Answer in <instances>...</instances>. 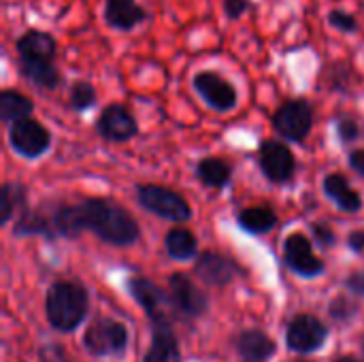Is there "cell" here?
<instances>
[{
  "mask_svg": "<svg viewBox=\"0 0 364 362\" xmlns=\"http://www.w3.org/2000/svg\"><path fill=\"white\" fill-rule=\"evenodd\" d=\"M53 226L62 237H79L83 230L94 233L100 241L117 247L134 245L141 228L134 215L111 198H85L77 205H62L53 213Z\"/></svg>",
  "mask_w": 364,
  "mask_h": 362,
  "instance_id": "6da1fadb",
  "label": "cell"
},
{
  "mask_svg": "<svg viewBox=\"0 0 364 362\" xmlns=\"http://www.w3.org/2000/svg\"><path fill=\"white\" fill-rule=\"evenodd\" d=\"M87 314V292L75 282H58L47 292V320L58 331L77 329Z\"/></svg>",
  "mask_w": 364,
  "mask_h": 362,
  "instance_id": "7a4b0ae2",
  "label": "cell"
},
{
  "mask_svg": "<svg viewBox=\"0 0 364 362\" xmlns=\"http://www.w3.org/2000/svg\"><path fill=\"white\" fill-rule=\"evenodd\" d=\"M136 201L145 211H149L162 220L177 222V224L192 220V207L186 201V196L179 194L177 190L168 188V186L139 183L136 186Z\"/></svg>",
  "mask_w": 364,
  "mask_h": 362,
  "instance_id": "3957f363",
  "label": "cell"
},
{
  "mask_svg": "<svg viewBox=\"0 0 364 362\" xmlns=\"http://www.w3.org/2000/svg\"><path fill=\"white\" fill-rule=\"evenodd\" d=\"M314 105L305 98H290L284 105H279L271 117L273 130L290 141V143H303L314 128Z\"/></svg>",
  "mask_w": 364,
  "mask_h": 362,
  "instance_id": "277c9868",
  "label": "cell"
},
{
  "mask_svg": "<svg viewBox=\"0 0 364 362\" xmlns=\"http://www.w3.org/2000/svg\"><path fill=\"white\" fill-rule=\"evenodd\" d=\"M9 145L17 156L36 160L51 147V132L36 117L28 115L9 124Z\"/></svg>",
  "mask_w": 364,
  "mask_h": 362,
  "instance_id": "5b68a950",
  "label": "cell"
},
{
  "mask_svg": "<svg viewBox=\"0 0 364 362\" xmlns=\"http://www.w3.org/2000/svg\"><path fill=\"white\" fill-rule=\"evenodd\" d=\"M258 166L271 183L284 186L296 175V156L284 141L267 139L258 147Z\"/></svg>",
  "mask_w": 364,
  "mask_h": 362,
  "instance_id": "8992f818",
  "label": "cell"
},
{
  "mask_svg": "<svg viewBox=\"0 0 364 362\" xmlns=\"http://www.w3.org/2000/svg\"><path fill=\"white\" fill-rule=\"evenodd\" d=\"M96 132L109 143H128L139 134V122L126 105L111 102L98 113Z\"/></svg>",
  "mask_w": 364,
  "mask_h": 362,
  "instance_id": "52a82bcc",
  "label": "cell"
},
{
  "mask_svg": "<svg viewBox=\"0 0 364 362\" xmlns=\"http://www.w3.org/2000/svg\"><path fill=\"white\" fill-rule=\"evenodd\" d=\"M192 85L198 92V96L207 102V107H211L213 111L226 113V111H232L237 107L239 96H237L235 85L215 70L196 73Z\"/></svg>",
  "mask_w": 364,
  "mask_h": 362,
  "instance_id": "ba28073f",
  "label": "cell"
},
{
  "mask_svg": "<svg viewBox=\"0 0 364 362\" xmlns=\"http://www.w3.org/2000/svg\"><path fill=\"white\" fill-rule=\"evenodd\" d=\"M128 335L119 322L113 320H98L94 322L83 337V346L94 356H113L122 354L126 348Z\"/></svg>",
  "mask_w": 364,
  "mask_h": 362,
  "instance_id": "9c48e42d",
  "label": "cell"
},
{
  "mask_svg": "<svg viewBox=\"0 0 364 362\" xmlns=\"http://www.w3.org/2000/svg\"><path fill=\"white\" fill-rule=\"evenodd\" d=\"M286 265L301 277H318L324 271V262L314 254L311 241L303 233H292L284 241Z\"/></svg>",
  "mask_w": 364,
  "mask_h": 362,
  "instance_id": "30bf717a",
  "label": "cell"
},
{
  "mask_svg": "<svg viewBox=\"0 0 364 362\" xmlns=\"http://www.w3.org/2000/svg\"><path fill=\"white\" fill-rule=\"evenodd\" d=\"M288 348L301 354L318 350L326 341V329L324 324L314 316H296L292 324L288 326Z\"/></svg>",
  "mask_w": 364,
  "mask_h": 362,
  "instance_id": "8fae6325",
  "label": "cell"
},
{
  "mask_svg": "<svg viewBox=\"0 0 364 362\" xmlns=\"http://www.w3.org/2000/svg\"><path fill=\"white\" fill-rule=\"evenodd\" d=\"M171 286V301L173 305L190 318H198L207 309V297L205 292L183 273H175L168 280Z\"/></svg>",
  "mask_w": 364,
  "mask_h": 362,
  "instance_id": "7c38bea8",
  "label": "cell"
},
{
  "mask_svg": "<svg viewBox=\"0 0 364 362\" xmlns=\"http://www.w3.org/2000/svg\"><path fill=\"white\" fill-rule=\"evenodd\" d=\"M128 290L130 294L139 301V305L147 312V316L154 320V324H162L166 322V309L171 305V299H166V294L154 286L149 280H143V277H132L128 282Z\"/></svg>",
  "mask_w": 364,
  "mask_h": 362,
  "instance_id": "4fadbf2b",
  "label": "cell"
},
{
  "mask_svg": "<svg viewBox=\"0 0 364 362\" xmlns=\"http://www.w3.org/2000/svg\"><path fill=\"white\" fill-rule=\"evenodd\" d=\"M15 49L21 62H41V60H55L58 43L55 38L45 30H26L17 41Z\"/></svg>",
  "mask_w": 364,
  "mask_h": 362,
  "instance_id": "5bb4252c",
  "label": "cell"
},
{
  "mask_svg": "<svg viewBox=\"0 0 364 362\" xmlns=\"http://www.w3.org/2000/svg\"><path fill=\"white\" fill-rule=\"evenodd\" d=\"M102 17L109 28L130 32L147 19V11L136 0H105Z\"/></svg>",
  "mask_w": 364,
  "mask_h": 362,
  "instance_id": "9a60e30c",
  "label": "cell"
},
{
  "mask_svg": "<svg viewBox=\"0 0 364 362\" xmlns=\"http://www.w3.org/2000/svg\"><path fill=\"white\" fill-rule=\"evenodd\" d=\"M322 190L343 213H358L363 209L360 192L352 188L350 179L343 173H328L322 181Z\"/></svg>",
  "mask_w": 364,
  "mask_h": 362,
  "instance_id": "2e32d148",
  "label": "cell"
},
{
  "mask_svg": "<svg viewBox=\"0 0 364 362\" xmlns=\"http://www.w3.org/2000/svg\"><path fill=\"white\" fill-rule=\"evenodd\" d=\"M196 275L209 286H226L237 275V265L218 252H205L196 262Z\"/></svg>",
  "mask_w": 364,
  "mask_h": 362,
  "instance_id": "e0dca14e",
  "label": "cell"
},
{
  "mask_svg": "<svg viewBox=\"0 0 364 362\" xmlns=\"http://www.w3.org/2000/svg\"><path fill=\"white\" fill-rule=\"evenodd\" d=\"M19 73L23 79H28L32 85L41 90H58L62 83V75L55 66V60H41V62L19 60Z\"/></svg>",
  "mask_w": 364,
  "mask_h": 362,
  "instance_id": "ac0fdd59",
  "label": "cell"
},
{
  "mask_svg": "<svg viewBox=\"0 0 364 362\" xmlns=\"http://www.w3.org/2000/svg\"><path fill=\"white\" fill-rule=\"evenodd\" d=\"M196 177L205 188H213V190H222L230 183L232 179V164L224 158H203L196 164Z\"/></svg>",
  "mask_w": 364,
  "mask_h": 362,
  "instance_id": "d6986e66",
  "label": "cell"
},
{
  "mask_svg": "<svg viewBox=\"0 0 364 362\" xmlns=\"http://www.w3.org/2000/svg\"><path fill=\"white\" fill-rule=\"evenodd\" d=\"M145 362H179V346L166 322L156 324L151 348L145 356Z\"/></svg>",
  "mask_w": 364,
  "mask_h": 362,
  "instance_id": "ffe728a7",
  "label": "cell"
},
{
  "mask_svg": "<svg viewBox=\"0 0 364 362\" xmlns=\"http://www.w3.org/2000/svg\"><path fill=\"white\" fill-rule=\"evenodd\" d=\"M237 224L250 235H264L277 226V213L271 207H245L237 215Z\"/></svg>",
  "mask_w": 364,
  "mask_h": 362,
  "instance_id": "44dd1931",
  "label": "cell"
},
{
  "mask_svg": "<svg viewBox=\"0 0 364 362\" xmlns=\"http://www.w3.org/2000/svg\"><path fill=\"white\" fill-rule=\"evenodd\" d=\"M32 111H34V102L26 94L11 87H4L0 92V119L4 124H13L21 117H28Z\"/></svg>",
  "mask_w": 364,
  "mask_h": 362,
  "instance_id": "7402d4cb",
  "label": "cell"
},
{
  "mask_svg": "<svg viewBox=\"0 0 364 362\" xmlns=\"http://www.w3.org/2000/svg\"><path fill=\"white\" fill-rule=\"evenodd\" d=\"M15 237H32V235H41L45 239H53L58 235L55 226H53V218H45L43 213L38 211H28L23 209L15 222V230H13Z\"/></svg>",
  "mask_w": 364,
  "mask_h": 362,
  "instance_id": "603a6c76",
  "label": "cell"
},
{
  "mask_svg": "<svg viewBox=\"0 0 364 362\" xmlns=\"http://www.w3.org/2000/svg\"><path fill=\"white\" fill-rule=\"evenodd\" d=\"M164 247L166 254L173 260H190L198 252V241L192 230L188 228H173L164 237Z\"/></svg>",
  "mask_w": 364,
  "mask_h": 362,
  "instance_id": "cb8c5ba5",
  "label": "cell"
},
{
  "mask_svg": "<svg viewBox=\"0 0 364 362\" xmlns=\"http://www.w3.org/2000/svg\"><path fill=\"white\" fill-rule=\"evenodd\" d=\"M0 207H2L0 224H9L17 211L21 213L28 207V188L17 181H6L0 188Z\"/></svg>",
  "mask_w": 364,
  "mask_h": 362,
  "instance_id": "d4e9b609",
  "label": "cell"
},
{
  "mask_svg": "<svg viewBox=\"0 0 364 362\" xmlns=\"http://www.w3.org/2000/svg\"><path fill=\"white\" fill-rule=\"evenodd\" d=\"M275 352L273 341L260 331H247L239 339V354L247 362L267 361Z\"/></svg>",
  "mask_w": 364,
  "mask_h": 362,
  "instance_id": "484cf974",
  "label": "cell"
},
{
  "mask_svg": "<svg viewBox=\"0 0 364 362\" xmlns=\"http://www.w3.org/2000/svg\"><path fill=\"white\" fill-rule=\"evenodd\" d=\"M98 96H96V90L90 81H73L70 87H68V100H66V107L75 113H85L90 111L94 105H96Z\"/></svg>",
  "mask_w": 364,
  "mask_h": 362,
  "instance_id": "4316f807",
  "label": "cell"
},
{
  "mask_svg": "<svg viewBox=\"0 0 364 362\" xmlns=\"http://www.w3.org/2000/svg\"><path fill=\"white\" fill-rule=\"evenodd\" d=\"M328 23H331L335 30L343 32V34H352V32L358 30V19H356V15L348 13V11H341V9H333V11L328 13Z\"/></svg>",
  "mask_w": 364,
  "mask_h": 362,
  "instance_id": "83f0119b",
  "label": "cell"
},
{
  "mask_svg": "<svg viewBox=\"0 0 364 362\" xmlns=\"http://www.w3.org/2000/svg\"><path fill=\"white\" fill-rule=\"evenodd\" d=\"M360 124L354 119V117H339L337 119V134H339V141L350 145L354 141L360 139Z\"/></svg>",
  "mask_w": 364,
  "mask_h": 362,
  "instance_id": "f1b7e54d",
  "label": "cell"
},
{
  "mask_svg": "<svg viewBox=\"0 0 364 362\" xmlns=\"http://www.w3.org/2000/svg\"><path fill=\"white\" fill-rule=\"evenodd\" d=\"M311 233H314L316 241H318L322 247H333L335 241H337L335 230H333L331 224H326V222H314V224H311Z\"/></svg>",
  "mask_w": 364,
  "mask_h": 362,
  "instance_id": "f546056e",
  "label": "cell"
},
{
  "mask_svg": "<svg viewBox=\"0 0 364 362\" xmlns=\"http://www.w3.org/2000/svg\"><path fill=\"white\" fill-rule=\"evenodd\" d=\"M222 6L228 19H241L252 9V0H222Z\"/></svg>",
  "mask_w": 364,
  "mask_h": 362,
  "instance_id": "4dcf8cb0",
  "label": "cell"
},
{
  "mask_svg": "<svg viewBox=\"0 0 364 362\" xmlns=\"http://www.w3.org/2000/svg\"><path fill=\"white\" fill-rule=\"evenodd\" d=\"M356 303L350 301V299H337L333 305H331V314L337 318V320H348L356 314Z\"/></svg>",
  "mask_w": 364,
  "mask_h": 362,
  "instance_id": "1f68e13d",
  "label": "cell"
},
{
  "mask_svg": "<svg viewBox=\"0 0 364 362\" xmlns=\"http://www.w3.org/2000/svg\"><path fill=\"white\" fill-rule=\"evenodd\" d=\"M350 166L354 173H358L360 177H364V149H354L350 151V158H348Z\"/></svg>",
  "mask_w": 364,
  "mask_h": 362,
  "instance_id": "d6a6232c",
  "label": "cell"
},
{
  "mask_svg": "<svg viewBox=\"0 0 364 362\" xmlns=\"http://www.w3.org/2000/svg\"><path fill=\"white\" fill-rule=\"evenodd\" d=\"M348 288L352 290V292H356V294H364V271L360 273H352L350 277H348Z\"/></svg>",
  "mask_w": 364,
  "mask_h": 362,
  "instance_id": "836d02e7",
  "label": "cell"
},
{
  "mask_svg": "<svg viewBox=\"0 0 364 362\" xmlns=\"http://www.w3.org/2000/svg\"><path fill=\"white\" fill-rule=\"evenodd\" d=\"M348 245L354 252H364V230H354L348 237Z\"/></svg>",
  "mask_w": 364,
  "mask_h": 362,
  "instance_id": "e575fe53",
  "label": "cell"
},
{
  "mask_svg": "<svg viewBox=\"0 0 364 362\" xmlns=\"http://www.w3.org/2000/svg\"><path fill=\"white\" fill-rule=\"evenodd\" d=\"M337 362H358V361H354V358H341V361H337Z\"/></svg>",
  "mask_w": 364,
  "mask_h": 362,
  "instance_id": "d590c367",
  "label": "cell"
}]
</instances>
